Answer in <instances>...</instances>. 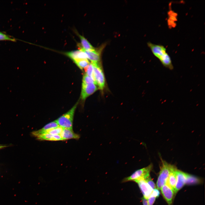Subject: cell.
I'll use <instances>...</instances> for the list:
<instances>
[{"label": "cell", "instance_id": "cell-1", "mask_svg": "<svg viewBox=\"0 0 205 205\" xmlns=\"http://www.w3.org/2000/svg\"><path fill=\"white\" fill-rule=\"evenodd\" d=\"M147 44L153 55L159 60L163 66L170 70L173 69L171 58L164 46L150 42H147Z\"/></svg>", "mask_w": 205, "mask_h": 205}, {"label": "cell", "instance_id": "cell-2", "mask_svg": "<svg viewBox=\"0 0 205 205\" xmlns=\"http://www.w3.org/2000/svg\"><path fill=\"white\" fill-rule=\"evenodd\" d=\"M153 167L151 164L148 166L135 171L130 176L124 178L122 182L133 181L135 182L141 180H145L149 176Z\"/></svg>", "mask_w": 205, "mask_h": 205}, {"label": "cell", "instance_id": "cell-3", "mask_svg": "<svg viewBox=\"0 0 205 205\" xmlns=\"http://www.w3.org/2000/svg\"><path fill=\"white\" fill-rule=\"evenodd\" d=\"M77 102L68 112L56 120L59 126L63 128L73 129V118Z\"/></svg>", "mask_w": 205, "mask_h": 205}, {"label": "cell", "instance_id": "cell-4", "mask_svg": "<svg viewBox=\"0 0 205 205\" xmlns=\"http://www.w3.org/2000/svg\"><path fill=\"white\" fill-rule=\"evenodd\" d=\"M162 165L157 181L156 185L157 189L160 190L161 187L166 184L169 176L170 164L162 159Z\"/></svg>", "mask_w": 205, "mask_h": 205}, {"label": "cell", "instance_id": "cell-5", "mask_svg": "<svg viewBox=\"0 0 205 205\" xmlns=\"http://www.w3.org/2000/svg\"><path fill=\"white\" fill-rule=\"evenodd\" d=\"M93 68L95 80L96 84L99 88L103 90L105 86V79L100 64L99 63L91 62Z\"/></svg>", "mask_w": 205, "mask_h": 205}, {"label": "cell", "instance_id": "cell-6", "mask_svg": "<svg viewBox=\"0 0 205 205\" xmlns=\"http://www.w3.org/2000/svg\"><path fill=\"white\" fill-rule=\"evenodd\" d=\"M176 174V181L174 191V195L185 184L186 181V173L177 169Z\"/></svg>", "mask_w": 205, "mask_h": 205}, {"label": "cell", "instance_id": "cell-7", "mask_svg": "<svg viewBox=\"0 0 205 205\" xmlns=\"http://www.w3.org/2000/svg\"><path fill=\"white\" fill-rule=\"evenodd\" d=\"M96 85L94 83L82 85L81 98L83 100H85L97 90V87Z\"/></svg>", "mask_w": 205, "mask_h": 205}, {"label": "cell", "instance_id": "cell-8", "mask_svg": "<svg viewBox=\"0 0 205 205\" xmlns=\"http://www.w3.org/2000/svg\"><path fill=\"white\" fill-rule=\"evenodd\" d=\"M160 190L168 205H171L174 195L173 190L166 184L163 185Z\"/></svg>", "mask_w": 205, "mask_h": 205}, {"label": "cell", "instance_id": "cell-9", "mask_svg": "<svg viewBox=\"0 0 205 205\" xmlns=\"http://www.w3.org/2000/svg\"><path fill=\"white\" fill-rule=\"evenodd\" d=\"M143 194L144 197L147 199L151 194L153 189L144 180L136 182Z\"/></svg>", "mask_w": 205, "mask_h": 205}, {"label": "cell", "instance_id": "cell-10", "mask_svg": "<svg viewBox=\"0 0 205 205\" xmlns=\"http://www.w3.org/2000/svg\"><path fill=\"white\" fill-rule=\"evenodd\" d=\"M177 169L175 166L171 164L169 176L166 183L173 191L176 181V172Z\"/></svg>", "mask_w": 205, "mask_h": 205}, {"label": "cell", "instance_id": "cell-11", "mask_svg": "<svg viewBox=\"0 0 205 205\" xmlns=\"http://www.w3.org/2000/svg\"><path fill=\"white\" fill-rule=\"evenodd\" d=\"M79 50L84 52L87 54V58L92 63H99L100 60V52L95 50L92 51L86 50L83 49L79 45Z\"/></svg>", "mask_w": 205, "mask_h": 205}, {"label": "cell", "instance_id": "cell-12", "mask_svg": "<svg viewBox=\"0 0 205 205\" xmlns=\"http://www.w3.org/2000/svg\"><path fill=\"white\" fill-rule=\"evenodd\" d=\"M59 126L56 120L52 122L45 125L43 128L32 132V135L36 137L45 133L46 132Z\"/></svg>", "mask_w": 205, "mask_h": 205}, {"label": "cell", "instance_id": "cell-13", "mask_svg": "<svg viewBox=\"0 0 205 205\" xmlns=\"http://www.w3.org/2000/svg\"><path fill=\"white\" fill-rule=\"evenodd\" d=\"M65 54L73 61L78 59H87L86 54L81 50L67 52Z\"/></svg>", "mask_w": 205, "mask_h": 205}, {"label": "cell", "instance_id": "cell-14", "mask_svg": "<svg viewBox=\"0 0 205 205\" xmlns=\"http://www.w3.org/2000/svg\"><path fill=\"white\" fill-rule=\"evenodd\" d=\"M60 136L63 140L70 139H78L79 135L75 133L72 129L63 128Z\"/></svg>", "mask_w": 205, "mask_h": 205}, {"label": "cell", "instance_id": "cell-15", "mask_svg": "<svg viewBox=\"0 0 205 205\" xmlns=\"http://www.w3.org/2000/svg\"><path fill=\"white\" fill-rule=\"evenodd\" d=\"M37 139L41 140L57 141L62 140L63 139L60 135H52L49 133H45L37 137Z\"/></svg>", "mask_w": 205, "mask_h": 205}, {"label": "cell", "instance_id": "cell-16", "mask_svg": "<svg viewBox=\"0 0 205 205\" xmlns=\"http://www.w3.org/2000/svg\"><path fill=\"white\" fill-rule=\"evenodd\" d=\"M201 182L200 178L186 173L185 184L187 185H194L199 184Z\"/></svg>", "mask_w": 205, "mask_h": 205}, {"label": "cell", "instance_id": "cell-17", "mask_svg": "<svg viewBox=\"0 0 205 205\" xmlns=\"http://www.w3.org/2000/svg\"><path fill=\"white\" fill-rule=\"evenodd\" d=\"M78 35L80 39L81 46L83 49L88 51H92L95 50V48L84 37L79 34Z\"/></svg>", "mask_w": 205, "mask_h": 205}, {"label": "cell", "instance_id": "cell-18", "mask_svg": "<svg viewBox=\"0 0 205 205\" xmlns=\"http://www.w3.org/2000/svg\"><path fill=\"white\" fill-rule=\"evenodd\" d=\"M77 65L81 69H84L89 64L87 59H81L73 60Z\"/></svg>", "mask_w": 205, "mask_h": 205}, {"label": "cell", "instance_id": "cell-19", "mask_svg": "<svg viewBox=\"0 0 205 205\" xmlns=\"http://www.w3.org/2000/svg\"><path fill=\"white\" fill-rule=\"evenodd\" d=\"M84 69L86 73V74L91 77L95 81L94 75L93 68L91 63H90Z\"/></svg>", "mask_w": 205, "mask_h": 205}, {"label": "cell", "instance_id": "cell-20", "mask_svg": "<svg viewBox=\"0 0 205 205\" xmlns=\"http://www.w3.org/2000/svg\"><path fill=\"white\" fill-rule=\"evenodd\" d=\"M63 129V128L59 126L56 128L48 131L46 132L45 133H47L52 135H60L61 133L62 132Z\"/></svg>", "mask_w": 205, "mask_h": 205}, {"label": "cell", "instance_id": "cell-21", "mask_svg": "<svg viewBox=\"0 0 205 205\" xmlns=\"http://www.w3.org/2000/svg\"><path fill=\"white\" fill-rule=\"evenodd\" d=\"M92 83L96 85L95 81L91 77L86 74L84 75L83 78L82 85H85Z\"/></svg>", "mask_w": 205, "mask_h": 205}, {"label": "cell", "instance_id": "cell-22", "mask_svg": "<svg viewBox=\"0 0 205 205\" xmlns=\"http://www.w3.org/2000/svg\"><path fill=\"white\" fill-rule=\"evenodd\" d=\"M7 40L15 41V40L9 36L0 32V40Z\"/></svg>", "mask_w": 205, "mask_h": 205}, {"label": "cell", "instance_id": "cell-23", "mask_svg": "<svg viewBox=\"0 0 205 205\" xmlns=\"http://www.w3.org/2000/svg\"><path fill=\"white\" fill-rule=\"evenodd\" d=\"M145 180L153 190L156 188L155 184L151 179L150 176L145 179Z\"/></svg>", "mask_w": 205, "mask_h": 205}, {"label": "cell", "instance_id": "cell-24", "mask_svg": "<svg viewBox=\"0 0 205 205\" xmlns=\"http://www.w3.org/2000/svg\"><path fill=\"white\" fill-rule=\"evenodd\" d=\"M156 198L150 195L148 198L147 199L149 205H153L155 201Z\"/></svg>", "mask_w": 205, "mask_h": 205}, {"label": "cell", "instance_id": "cell-25", "mask_svg": "<svg viewBox=\"0 0 205 205\" xmlns=\"http://www.w3.org/2000/svg\"><path fill=\"white\" fill-rule=\"evenodd\" d=\"M160 194V192L159 189L155 188L153 190L151 195L155 197L156 198L159 197Z\"/></svg>", "mask_w": 205, "mask_h": 205}, {"label": "cell", "instance_id": "cell-26", "mask_svg": "<svg viewBox=\"0 0 205 205\" xmlns=\"http://www.w3.org/2000/svg\"><path fill=\"white\" fill-rule=\"evenodd\" d=\"M142 200L143 205H149L147 199L144 197L142 198Z\"/></svg>", "mask_w": 205, "mask_h": 205}, {"label": "cell", "instance_id": "cell-27", "mask_svg": "<svg viewBox=\"0 0 205 205\" xmlns=\"http://www.w3.org/2000/svg\"><path fill=\"white\" fill-rule=\"evenodd\" d=\"M7 147V145H0V149Z\"/></svg>", "mask_w": 205, "mask_h": 205}]
</instances>
